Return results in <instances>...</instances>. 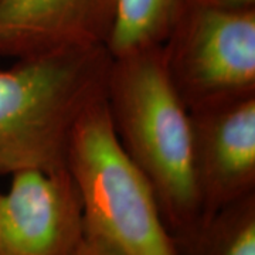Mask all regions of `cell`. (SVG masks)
Here are the masks:
<instances>
[{"label":"cell","mask_w":255,"mask_h":255,"mask_svg":"<svg viewBox=\"0 0 255 255\" xmlns=\"http://www.w3.org/2000/svg\"><path fill=\"white\" fill-rule=\"evenodd\" d=\"M105 104L124 153L149 183L179 255L204 224L189 110L164 70L162 46L112 55Z\"/></svg>","instance_id":"1"},{"label":"cell","mask_w":255,"mask_h":255,"mask_svg":"<svg viewBox=\"0 0 255 255\" xmlns=\"http://www.w3.org/2000/svg\"><path fill=\"white\" fill-rule=\"evenodd\" d=\"M105 46L18 58L0 68V174L67 167L74 128L105 98Z\"/></svg>","instance_id":"2"},{"label":"cell","mask_w":255,"mask_h":255,"mask_svg":"<svg viewBox=\"0 0 255 255\" xmlns=\"http://www.w3.org/2000/svg\"><path fill=\"white\" fill-rule=\"evenodd\" d=\"M65 166L81 196L87 233L121 255H179L149 183L118 143L105 98L77 122Z\"/></svg>","instance_id":"3"},{"label":"cell","mask_w":255,"mask_h":255,"mask_svg":"<svg viewBox=\"0 0 255 255\" xmlns=\"http://www.w3.org/2000/svg\"><path fill=\"white\" fill-rule=\"evenodd\" d=\"M162 55L189 111L255 95V9L193 1L166 37Z\"/></svg>","instance_id":"4"},{"label":"cell","mask_w":255,"mask_h":255,"mask_svg":"<svg viewBox=\"0 0 255 255\" xmlns=\"http://www.w3.org/2000/svg\"><path fill=\"white\" fill-rule=\"evenodd\" d=\"M0 193V255H75L85 237L78 187L67 167L10 174Z\"/></svg>","instance_id":"5"},{"label":"cell","mask_w":255,"mask_h":255,"mask_svg":"<svg viewBox=\"0 0 255 255\" xmlns=\"http://www.w3.org/2000/svg\"><path fill=\"white\" fill-rule=\"evenodd\" d=\"M189 115L193 172L206 224L221 207L255 193V95Z\"/></svg>","instance_id":"6"},{"label":"cell","mask_w":255,"mask_h":255,"mask_svg":"<svg viewBox=\"0 0 255 255\" xmlns=\"http://www.w3.org/2000/svg\"><path fill=\"white\" fill-rule=\"evenodd\" d=\"M118 0H0V57L105 46Z\"/></svg>","instance_id":"7"},{"label":"cell","mask_w":255,"mask_h":255,"mask_svg":"<svg viewBox=\"0 0 255 255\" xmlns=\"http://www.w3.org/2000/svg\"><path fill=\"white\" fill-rule=\"evenodd\" d=\"M194 0H118L115 26L107 48L111 55L162 46L176 21Z\"/></svg>","instance_id":"8"},{"label":"cell","mask_w":255,"mask_h":255,"mask_svg":"<svg viewBox=\"0 0 255 255\" xmlns=\"http://www.w3.org/2000/svg\"><path fill=\"white\" fill-rule=\"evenodd\" d=\"M180 255H255V193L221 207Z\"/></svg>","instance_id":"9"},{"label":"cell","mask_w":255,"mask_h":255,"mask_svg":"<svg viewBox=\"0 0 255 255\" xmlns=\"http://www.w3.org/2000/svg\"><path fill=\"white\" fill-rule=\"evenodd\" d=\"M75 255H121L114 248L111 247L107 241H104L102 238L87 233L85 231V237L82 240L81 246L78 248Z\"/></svg>","instance_id":"10"},{"label":"cell","mask_w":255,"mask_h":255,"mask_svg":"<svg viewBox=\"0 0 255 255\" xmlns=\"http://www.w3.org/2000/svg\"><path fill=\"white\" fill-rule=\"evenodd\" d=\"M194 3L230 10L255 9V0H194Z\"/></svg>","instance_id":"11"}]
</instances>
